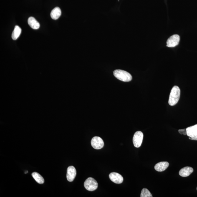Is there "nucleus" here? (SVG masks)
Segmentation results:
<instances>
[{
  "label": "nucleus",
  "instance_id": "0eeeda50",
  "mask_svg": "<svg viewBox=\"0 0 197 197\" xmlns=\"http://www.w3.org/2000/svg\"><path fill=\"white\" fill-rule=\"evenodd\" d=\"M187 135L191 140L197 141V124L186 129Z\"/></svg>",
  "mask_w": 197,
  "mask_h": 197
},
{
  "label": "nucleus",
  "instance_id": "dca6fc26",
  "mask_svg": "<svg viewBox=\"0 0 197 197\" xmlns=\"http://www.w3.org/2000/svg\"><path fill=\"white\" fill-rule=\"evenodd\" d=\"M140 197H152V195L150 192L146 188H143L142 190Z\"/></svg>",
  "mask_w": 197,
  "mask_h": 197
},
{
  "label": "nucleus",
  "instance_id": "20e7f679",
  "mask_svg": "<svg viewBox=\"0 0 197 197\" xmlns=\"http://www.w3.org/2000/svg\"><path fill=\"white\" fill-rule=\"evenodd\" d=\"M143 135L141 131L135 132L133 137V143L136 148H138L141 146L143 141Z\"/></svg>",
  "mask_w": 197,
  "mask_h": 197
},
{
  "label": "nucleus",
  "instance_id": "f8f14e48",
  "mask_svg": "<svg viewBox=\"0 0 197 197\" xmlns=\"http://www.w3.org/2000/svg\"><path fill=\"white\" fill-rule=\"evenodd\" d=\"M28 23L31 28L34 29H39L40 24L38 21L33 17H30L28 19Z\"/></svg>",
  "mask_w": 197,
  "mask_h": 197
},
{
  "label": "nucleus",
  "instance_id": "a211bd4d",
  "mask_svg": "<svg viewBox=\"0 0 197 197\" xmlns=\"http://www.w3.org/2000/svg\"></svg>",
  "mask_w": 197,
  "mask_h": 197
},
{
  "label": "nucleus",
  "instance_id": "f3484780",
  "mask_svg": "<svg viewBox=\"0 0 197 197\" xmlns=\"http://www.w3.org/2000/svg\"><path fill=\"white\" fill-rule=\"evenodd\" d=\"M178 132L180 134H182V135H187L186 129H180L178 130Z\"/></svg>",
  "mask_w": 197,
  "mask_h": 197
},
{
  "label": "nucleus",
  "instance_id": "f03ea898",
  "mask_svg": "<svg viewBox=\"0 0 197 197\" xmlns=\"http://www.w3.org/2000/svg\"><path fill=\"white\" fill-rule=\"evenodd\" d=\"M113 74L116 78L122 82H129L132 79L131 74L125 71L117 69L114 71Z\"/></svg>",
  "mask_w": 197,
  "mask_h": 197
},
{
  "label": "nucleus",
  "instance_id": "ddd939ff",
  "mask_svg": "<svg viewBox=\"0 0 197 197\" xmlns=\"http://www.w3.org/2000/svg\"><path fill=\"white\" fill-rule=\"evenodd\" d=\"M62 14V11L59 7H56L52 10L51 13V17L53 19L56 20L60 17Z\"/></svg>",
  "mask_w": 197,
  "mask_h": 197
},
{
  "label": "nucleus",
  "instance_id": "39448f33",
  "mask_svg": "<svg viewBox=\"0 0 197 197\" xmlns=\"http://www.w3.org/2000/svg\"><path fill=\"white\" fill-rule=\"evenodd\" d=\"M91 144L96 149H100L103 148L104 142L102 139L99 137H94L91 141Z\"/></svg>",
  "mask_w": 197,
  "mask_h": 197
},
{
  "label": "nucleus",
  "instance_id": "1a4fd4ad",
  "mask_svg": "<svg viewBox=\"0 0 197 197\" xmlns=\"http://www.w3.org/2000/svg\"><path fill=\"white\" fill-rule=\"evenodd\" d=\"M76 175H77V170L74 166H71L68 167L67 174V178L68 181L69 182L73 181Z\"/></svg>",
  "mask_w": 197,
  "mask_h": 197
},
{
  "label": "nucleus",
  "instance_id": "9d476101",
  "mask_svg": "<svg viewBox=\"0 0 197 197\" xmlns=\"http://www.w3.org/2000/svg\"><path fill=\"white\" fill-rule=\"evenodd\" d=\"M169 166V163L167 162H161L157 163L155 166V169L158 172H163L166 170Z\"/></svg>",
  "mask_w": 197,
  "mask_h": 197
},
{
  "label": "nucleus",
  "instance_id": "6e6552de",
  "mask_svg": "<svg viewBox=\"0 0 197 197\" xmlns=\"http://www.w3.org/2000/svg\"><path fill=\"white\" fill-rule=\"evenodd\" d=\"M111 181L117 184H120L123 181V178L121 175L116 172H112L109 175Z\"/></svg>",
  "mask_w": 197,
  "mask_h": 197
},
{
  "label": "nucleus",
  "instance_id": "423d86ee",
  "mask_svg": "<svg viewBox=\"0 0 197 197\" xmlns=\"http://www.w3.org/2000/svg\"><path fill=\"white\" fill-rule=\"evenodd\" d=\"M180 41V37L178 35H173L169 38L167 40V46L168 47H174L178 45Z\"/></svg>",
  "mask_w": 197,
  "mask_h": 197
},
{
  "label": "nucleus",
  "instance_id": "9b49d317",
  "mask_svg": "<svg viewBox=\"0 0 197 197\" xmlns=\"http://www.w3.org/2000/svg\"><path fill=\"white\" fill-rule=\"evenodd\" d=\"M193 171V169L192 167H186L181 169L180 170L179 174L181 176L186 177L191 175Z\"/></svg>",
  "mask_w": 197,
  "mask_h": 197
},
{
  "label": "nucleus",
  "instance_id": "2eb2a0df",
  "mask_svg": "<svg viewBox=\"0 0 197 197\" xmlns=\"http://www.w3.org/2000/svg\"><path fill=\"white\" fill-rule=\"evenodd\" d=\"M32 176L38 183L42 184L44 183L43 178L39 173L36 172H34L32 173Z\"/></svg>",
  "mask_w": 197,
  "mask_h": 197
},
{
  "label": "nucleus",
  "instance_id": "7ed1b4c3",
  "mask_svg": "<svg viewBox=\"0 0 197 197\" xmlns=\"http://www.w3.org/2000/svg\"><path fill=\"white\" fill-rule=\"evenodd\" d=\"M84 186L88 191H95L98 187V183L95 179L92 178H89L84 183Z\"/></svg>",
  "mask_w": 197,
  "mask_h": 197
},
{
  "label": "nucleus",
  "instance_id": "4468645a",
  "mask_svg": "<svg viewBox=\"0 0 197 197\" xmlns=\"http://www.w3.org/2000/svg\"><path fill=\"white\" fill-rule=\"evenodd\" d=\"M21 31H22V30L19 26L17 25L15 26L14 30L13 31L12 36H11L13 40H16L18 39V38L20 35Z\"/></svg>",
  "mask_w": 197,
  "mask_h": 197
},
{
  "label": "nucleus",
  "instance_id": "f257e3e1",
  "mask_svg": "<svg viewBox=\"0 0 197 197\" xmlns=\"http://www.w3.org/2000/svg\"><path fill=\"white\" fill-rule=\"evenodd\" d=\"M180 96V90L177 86H175L170 92L168 103L170 106H174L176 105L179 100Z\"/></svg>",
  "mask_w": 197,
  "mask_h": 197
}]
</instances>
